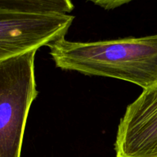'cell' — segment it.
<instances>
[{
    "label": "cell",
    "mask_w": 157,
    "mask_h": 157,
    "mask_svg": "<svg viewBox=\"0 0 157 157\" xmlns=\"http://www.w3.org/2000/svg\"><path fill=\"white\" fill-rule=\"evenodd\" d=\"M47 46L62 70L122 80L144 90L157 85V35L92 42L61 38Z\"/></svg>",
    "instance_id": "obj_1"
},
{
    "label": "cell",
    "mask_w": 157,
    "mask_h": 157,
    "mask_svg": "<svg viewBox=\"0 0 157 157\" xmlns=\"http://www.w3.org/2000/svg\"><path fill=\"white\" fill-rule=\"evenodd\" d=\"M36 52L0 61V157H21L26 121L38 95Z\"/></svg>",
    "instance_id": "obj_2"
},
{
    "label": "cell",
    "mask_w": 157,
    "mask_h": 157,
    "mask_svg": "<svg viewBox=\"0 0 157 157\" xmlns=\"http://www.w3.org/2000/svg\"><path fill=\"white\" fill-rule=\"evenodd\" d=\"M75 17L0 9V61L65 38Z\"/></svg>",
    "instance_id": "obj_3"
},
{
    "label": "cell",
    "mask_w": 157,
    "mask_h": 157,
    "mask_svg": "<svg viewBox=\"0 0 157 157\" xmlns=\"http://www.w3.org/2000/svg\"><path fill=\"white\" fill-rule=\"evenodd\" d=\"M117 157H157V85L144 90L121 119Z\"/></svg>",
    "instance_id": "obj_4"
},
{
    "label": "cell",
    "mask_w": 157,
    "mask_h": 157,
    "mask_svg": "<svg viewBox=\"0 0 157 157\" xmlns=\"http://www.w3.org/2000/svg\"><path fill=\"white\" fill-rule=\"evenodd\" d=\"M71 0H0V9L32 14H68Z\"/></svg>",
    "instance_id": "obj_5"
},
{
    "label": "cell",
    "mask_w": 157,
    "mask_h": 157,
    "mask_svg": "<svg viewBox=\"0 0 157 157\" xmlns=\"http://www.w3.org/2000/svg\"><path fill=\"white\" fill-rule=\"evenodd\" d=\"M106 10H111L130 2L133 0H88Z\"/></svg>",
    "instance_id": "obj_6"
}]
</instances>
